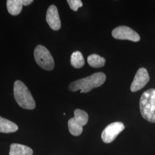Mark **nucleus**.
Masks as SVG:
<instances>
[{
  "label": "nucleus",
  "mask_w": 155,
  "mask_h": 155,
  "mask_svg": "<svg viewBox=\"0 0 155 155\" xmlns=\"http://www.w3.org/2000/svg\"><path fill=\"white\" fill-rule=\"evenodd\" d=\"M106 75L103 72H96L87 77L72 82L68 87L71 91L81 90V93H88L94 88L102 86L105 82Z\"/></svg>",
  "instance_id": "obj_1"
},
{
  "label": "nucleus",
  "mask_w": 155,
  "mask_h": 155,
  "mask_svg": "<svg viewBox=\"0 0 155 155\" xmlns=\"http://www.w3.org/2000/svg\"><path fill=\"white\" fill-rule=\"evenodd\" d=\"M14 97L18 105L23 109L32 110L36 106L35 101L27 86L17 80L14 83Z\"/></svg>",
  "instance_id": "obj_2"
},
{
  "label": "nucleus",
  "mask_w": 155,
  "mask_h": 155,
  "mask_svg": "<svg viewBox=\"0 0 155 155\" xmlns=\"http://www.w3.org/2000/svg\"><path fill=\"white\" fill-rule=\"evenodd\" d=\"M140 109L145 120L155 123V89H149L142 94L140 100Z\"/></svg>",
  "instance_id": "obj_3"
},
{
  "label": "nucleus",
  "mask_w": 155,
  "mask_h": 155,
  "mask_svg": "<svg viewBox=\"0 0 155 155\" xmlns=\"http://www.w3.org/2000/svg\"><path fill=\"white\" fill-rule=\"evenodd\" d=\"M89 116L85 111L77 109L74 111V117L69 120L68 127L70 133L75 136H80L83 132V127L88 122Z\"/></svg>",
  "instance_id": "obj_4"
},
{
  "label": "nucleus",
  "mask_w": 155,
  "mask_h": 155,
  "mask_svg": "<svg viewBox=\"0 0 155 155\" xmlns=\"http://www.w3.org/2000/svg\"><path fill=\"white\" fill-rule=\"evenodd\" d=\"M35 61L43 69L51 71L55 66L54 60L50 51L42 45H38L34 50Z\"/></svg>",
  "instance_id": "obj_5"
},
{
  "label": "nucleus",
  "mask_w": 155,
  "mask_h": 155,
  "mask_svg": "<svg viewBox=\"0 0 155 155\" xmlns=\"http://www.w3.org/2000/svg\"><path fill=\"white\" fill-rule=\"evenodd\" d=\"M124 129L125 125L122 122H113L104 129L101 134V139L105 143H110L116 139L117 136Z\"/></svg>",
  "instance_id": "obj_6"
},
{
  "label": "nucleus",
  "mask_w": 155,
  "mask_h": 155,
  "mask_svg": "<svg viewBox=\"0 0 155 155\" xmlns=\"http://www.w3.org/2000/svg\"><path fill=\"white\" fill-rule=\"evenodd\" d=\"M111 34L114 38L118 40H127L134 42L139 41L140 40L139 34L127 26H120L114 28Z\"/></svg>",
  "instance_id": "obj_7"
},
{
  "label": "nucleus",
  "mask_w": 155,
  "mask_h": 155,
  "mask_svg": "<svg viewBox=\"0 0 155 155\" xmlns=\"http://www.w3.org/2000/svg\"><path fill=\"white\" fill-rule=\"evenodd\" d=\"M150 76L147 69L140 68L136 72L133 82L130 86V90L132 92H136L143 89L148 83Z\"/></svg>",
  "instance_id": "obj_8"
},
{
  "label": "nucleus",
  "mask_w": 155,
  "mask_h": 155,
  "mask_svg": "<svg viewBox=\"0 0 155 155\" xmlns=\"http://www.w3.org/2000/svg\"><path fill=\"white\" fill-rule=\"evenodd\" d=\"M46 21L50 28L54 31H58L61 28V21L56 6H50L46 14Z\"/></svg>",
  "instance_id": "obj_9"
},
{
  "label": "nucleus",
  "mask_w": 155,
  "mask_h": 155,
  "mask_svg": "<svg viewBox=\"0 0 155 155\" xmlns=\"http://www.w3.org/2000/svg\"><path fill=\"white\" fill-rule=\"evenodd\" d=\"M33 2V0H8L6 1L8 11L11 15L17 16L21 13L22 6L29 5Z\"/></svg>",
  "instance_id": "obj_10"
},
{
  "label": "nucleus",
  "mask_w": 155,
  "mask_h": 155,
  "mask_svg": "<svg viewBox=\"0 0 155 155\" xmlns=\"http://www.w3.org/2000/svg\"><path fill=\"white\" fill-rule=\"evenodd\" d=\"M33 150L21 144L13 143L11 145L9 155H32Z\"/></svg>",
  "instance_id": "obj_11"
},
{
  "label": "nucleus",
  "mask_w": 155,
  "mask_h": 155,
  "mask_svg": "<svg viewBox=\"0 0 155 155\" xmlns=\"http://www.w3.org/2000/svg\"><path fill=\"white\" fill-rule=\"evenodd\" d=\"M18 127L15 123L0 117V132L10 133L16 132Z\"/></svg>",
  "instance_id": "obj_12"
},
{
  "label": "nucleus",
  "mask_w": 155,
  "mask_h": 155,
  "mask_svg": "<svg viewBox=\"0 0 155 155\" xmlns=\"http://www.w3.org/2000/svg\"><path fill=\"white\" fill-rule=\"evenodd\" d=\"M87 62L89 65L94 68H100L104 66L105 59L97 54H91L87 58Z\"/></svg>",
  "instance_id": "obj_13"
},
{
  "label": "nucleus",
  "mask_w": 155,
  "mask_h": 155,
  "mask_svg": "<svg viewBox=\"0 0 155 155\" xmlns=\"http://www.w3.org/2000/svg\"><path fill=\"white\" fill-rule=\"evenodd\" d=\"M71 64L75 68H81L84 64V60L82 54L79 51L74 52L71 56Z\"/></svg>",
  "instance_id": "obj_14"
},
{
  "label": "nucleus",
  "mask_w": 155,
  "mask_h": 155,
  "mask_svg": "<svg viewBox=\"0 0 155 155\" xmlns=\"http://www.w3.org/2000/svg\"><path fill=\"white\" fill-rule=\"evenodd\" d=\"M70 8L74 11H77L79 8L82 7L83 4L81 0H68L67 1Z\"/></svg>",
  "instance_id": "obj_15"
}]
</instances>
